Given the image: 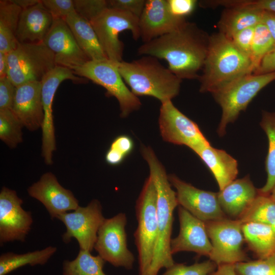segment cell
Wrapping results in <instances>:
<instances>
[{
	"label": "cell",
	"instance_id": "cell-38",
	"mask_svg": "<svg viewBox=\"0 0 275 275\" xmlns=\"http://www.w3.org/2000/svg\"><path fill=\"white\" fill-rule=\"evenodd\" d=\"M42 4L53 19H63L75 12L72 0H42Z\"/></svg>",
	"mask_w": 275,
	"mask_h": 275
},
{
	"label": "cell",
	"instance_id": "cell-10",
	"mask_svg": "<svg viewBox=\"0 0 275 275\" xmlns=\"http://www.w3.org/2000/svg\"><path fill=\"white\" fill-rule=\"evenodd\" d=\"M205 225L212 245L209 260L217 266L249 261L242 250L244 239L239 219L226 217L206 222Z\"/></svg>",
	"mask_w": 275,
	"mask_h": 275
},
{
	"label": "cell",
	"instance_id": "cell-6",
	"mask_svg": "<svg viewBox=\"0 0 275 275\" xmlns=\"http://www.w3.org/2000/svg\"><path fill=\"white\" fill-rule=\"evenodd\" d=\"M274 80L275 72L263 74H248L212 94L222 111L217 128L220 136L226 133L227 125L234 122L257 94Z\"/></svg>",
	"mask_w": 275,
	"mask_h": 275
},
{
	"label": "cell",
	"instance_id": "cell-14",
	"mask_svg": "<svg viewBox=\"0 0 275 275\" xmlns=\"http://www.w3.org/2000/svg\"><path fill=\"white\" fill-rule=\"evenodd\" d=\"M67 79L73 82H83L73 71L66 67L56 66L41 80L42 100L44 118L42 125V156L45 163L51 165L52 154L56 150L54 127L52 114V103L58 88Z\"/></svg>",
	"mask_w": 275,
	"mask_h": 275
},
{
	"label": "cell",
	"instance_id": "cell-48",
	"mask_svg": "<svg viewBox=\"0 0 275 275\" xmlns=\"http://www.w3.org/2000/svg\"><path fill=\"white\" fill-rule=\"evenodd\" d=\"M210 275H237L235 264H225L217 266L216 269Z\"/></svg>",
	"mask_w": 275,
	"mask_h": 275
},
{
	"label": "cell",
	"instance_id": "cell-28",
	"mask_svg": "<svg viewBox=\"0 0 275 275\" xmlns=\"http://www.w3.org/2000/svg\"><path fill=\"white\" fill-rule=\"evenodd\" d=\"M21 11L13 0L0 1V52L7 54L19 43L16 32Z\"/></svg>",
	"mask_w": 275,
	"mask_h": 275
},
{
	"label": "cell",
	"instance_id": "cell-35",
	"mask_svg": "<svg viewBox=\"0 0 275 275\" xmlns=\"http://www.w3.org/2000/svg\"><path fill=\"white\" fill-rule=\"evenodd\" d=\"M237 275H275V253L264 259L235 264Z\"/></svg>",
	"mask_w": 275,
	"mask_h": 275
},
{
	"label": "cell",
	"instance_id": "cell-51",
	"mask_svg": "<svg viewBox=\"0 0 275 275\" xmlns=\"http://www.w3.org/2000/svg\"><path fill=\"white\" fill-rule=\"evenodd\" d=\"M269 195L272 198V199L275 201V185L272 188Z\"/></svg>",
	"mask_w": 275,
	"mask_h": 275
},
{
	"label": "cell",
	"instance_id": "cell-40",
	"mask_svg": "<svg viewBox=\"0 0 275 275\" xmlns=\"http://www.w3.org/2000/svg\"><path fill=\"white\" fill-rule=\"evenodd\" d=\"M196 0H167L168 8L176 17L185 19L193 13L198 4Z\"/></svg>",
	"mask_w": 275,
	"mask_h": 275
},
{
	"label": "cell",
	"instance_id": "cell-32",
	"mask_svg": "<svg viewBox=\"0 0 275 275\" xmlns=\"http://www.w3.org/2000/svg\"><path fill=\"white\" fill-rule=\"evenodd\" d=\"M237 219L241 223L251 222L262 223L275 230V201L270 195L259 193L250 207Z\"/></svg>",
	"mask_w": 275,
	"mask_h": 275
},
{
	"label": "cell",
	"instance_id": "cell-42",
	"mask_svg": "<svg viewBox=\"0 0 275 275\" xmlns=\"http://www.w3.org/2000/svg\"><path fill=\"white\" fill-rule=\"evenodd\" d=\"M255 27L245 29L231 39L235 46L251 58Z\"/></svg>",
	"mask_w": 275,
	"mask_h": 275
},
{
	"label": "cell",
	"instance_id": "cell-27",
	"mask_svg": "<svg viewBox=\"0 0 275 275\" xmlns=\"http://www.w3.org/2000/svg\"><path fill=\"white\" fill-rule=\"evenodd\" d=\"M244 241L258 259H264L275 253V230L257 222L242 223Z\"/></svg>",
	"mask_w": 275,
	"mask_h": 275
},
{
	"label": "cell",
	"instance_id": "cell-34",
	"mask_svg": "<svg viewBox=\"0 0 275 275\" xmlns=\"http://www.w3.org/2000/svg\"><path fill=\"white\" fill-rule=\"evenodd\" d=\"M274 48V43L266 26L262 22L258 24L254 28L251 54L253 72L264 57Z\"/></svg>",
	"mask_w": 275,
	"mask_h": 275
},
{
	"label": "cell",
	"instance_id": "cell-7",
	"mask_svg": "<svg viewBox=\"0 0 275 275\" xmlns=\"http://www.w3.org/2000/svg\"><path fill=\"white\" fill-rule=\"evenodd\" d=\"M7 77L18 87L30 81H41L56 66L53 53L43 42L19 43L7 53Z\"/></svg>",
	"mask_w": 275,
	"mask_h": 275
},
{
	"label": "cell",
	"instance_id": "cell-46",
	"mask_svg": "<svg viewBox=\"0 0 275 275\" xmlns=\"http://www.w3.org/2000/svg\"><path fill=\"white\" fill-rule=\"evenodd\" d=\"M262 23L267 28L275 44V13L263 11Z\"/></svg>",
	"mask_w": 275,
	"mask_h": 275
},
{
	"label": "cell",
	"instance_id": "cell-21",
	"mask_svg": "<svg viewBox=\"0 0 275 275\" xmlns=\"http://www.w3.org/2000/svg\"><path fill=\"white\" fill-rule=\"evenodd\" d=\"M41 81H30L16 87L12 111L30 131L41 128L44 118Z\"/></svg>",
	"mask_w": 275,
	"mask_h": 275
},
{
	"label": "cell",
	"instance_id": "cell-29",
	"mask_svg": "<svg viewBox=\"0 0 275 275\" xmlns=\"http://www.w3.org/2000/svg\"><path fill=\"white\" fill-rule=\"evenodd\" d=\"M57 250L56 247L49 246L41 250L22 254L12 252L3 253L0 256V275H7L26 265H44Z\"/></svg>",
	"mask_w": 275,
	"mask_h": 275
},
{
	"label": "cell",
	"instance_id": "cell-16",
	"mask_svg": "<svg viewBox=\"0 0 275 275\" xmlns=\"http://www.w3.org/2000/svg\"><path fill=\"white\" fill-rule=\"evenodd\" d=\"M15 190L3 187L0 192V243L24 241L33 223L31 212L24 210Z\"/></svg>",
	"mask_w": 275,
	"mask_h": 275
},
{
	"label": "cell",
	"instance_id": "cell-3",
	"mask_svg": "<svg viewBox=\"0 0 275 275\" xmlns=\"http://www.w3.org/2000/svg\"><path fill=\"white\" fill-rule=\"evenodd\" d=\"M198 80L201 93L213 94L238 79L253 74L251 58L232 40L218 32L210 35L207 56Z\"/></svg>",
	"mask_w": 275,
	"mask_h": 275
},
{
	"label": "cell",
	"instance_id": "cell-37",
	"mask_svg": "<svg viewBox=\"0 0 275 275\" xmlns=\"http://www.w3.org/2000/svg\"><path fill=\"white\" fill-rule=\"evenodd\" d=\"M73 1L75 12L89 21L108 8L107 1L105 0H74Z\"/></svg>",
	"mask_w": 275,
	"mask_h": 275
},
{
	"label": "cell",
	"instance_id": "cell-12",
	"mask_svg": "<svg viewBox=\"0 0 275 275\" xmlns=\"http://www.w3.org/2000/svg\"><path fill=\"white\" fill-rule=\"evenodd\" d=\"M161 103L158 124L165 142L186 146L196 153L210 145L198 125L175 107L171 100Z\"/></svg>",
	"mask_w": 275,
	"mask_h": 275
},
{
	"label": "cell",
	"instance_id": "cell-2",
	"mask_svg": "<svg viewBox=\"0 0 275 275\" xmlns=\"http://www.w3.org/2000/svg\"><path fill=\"white\" fill-rule=\"evenodd\" d=\"M141 152L148 164L157 195V236L152 262L145 275H157L161 268H168L175 263L171 252V241L174 211L179 205L164 167L152 149L142 145Z\"/></svg>",
	"mask_w": 275,
	"mask_h": 275
},
{
	"label": "cell",
	"instance_id": "cell-30",
	"mask_svg": "<svg viewBox=\"0 0 275 275\" xmlns=\"http://www.w3.org/2000/svg\"><path fill=\"white\" fill-rule=\"evenodd\" d=\"M260 125L266 134L268 147L265 159L267 180L258 192L269 195L275 185V112L263 111Z\"/></svg>",
	"mask_w": 275,
	"mask_h": 275
},
{
	"label": "cell",
	"instance_id": "cell-22",
	"mask_svg": "<svg viewBox=\"0 0 275 275\" xmlns=\"http://www.w3.org/2000/svg\"><path fill=\"white\" fill-rule=\"evenodd\" d=\"M259 194L249 176L235 179L217 193L220 206L226 215L238 219Z\"/></svg>",
	"mask_w": 275,
	"mask_h": 275
},
{
	"label": "cell",
	"instance_id": "cell-5",
	"mask_svg": "<svg viewBox=\"0 0 275 275\" xmlns=\"http://www.w3.org/2000/svg\"><path fill=\"white\" fill-rule=\"evenodd\" d=\"M135 208L138 225L134 237L139 275H145L152 262L158 231L156 191L150 176L144 182Z\"/></svg>",
	"mask_w": 275,
	"mask_h": 275
},
{
	"label": "cell",
	"instance_id": "cell-39",
	"mask_svg": "<svg viewBox=\"0 0 275 275\" xmlns=\"http://www.w3.org/2000/svg\"><path fill=\"white\" fill-rule=\"evenodd\" d=\"M108 8L129 13L138 18L141 16L146 1L145 0H109Z\"/></svg>",
	"mask_w": 275,
	"mask_h": 275
},
{
	"label": "cell",
	"instance_id": "cell-18",
	"mask_svg": "<svg viewBox=\"0 0 275 275\" xmlns=\"http://www.w3.org/2000/svg\"><path fill=\"white\" fill-rule=\"evenodd\" d=\"M28 192L44 206L51 219L79 206L78 201L72 192L63 187L51 172L43 174L28 188Z\"/></svg>",
	"mask_w": 275,
	"mask_h": 275
},
{
	"label": "cell",
	"instance_id": "cell-1",
	"mask_svg": "<svg viewBox=\"0 0 275 275\" xmlns=\"http://www.w3.org/2000/svg\"><path fill=\"white\" fill-rule=\"evenodd\" d=\"M210 35L186 21L175 30L144 43L138 53L163 59L181 80L198 79L207 56Z\"/></svg>",
	"mask_w": 275,
	"mask_h": 275
},
{
	"label": "cell",
	"instance_id": "cell-26",
	"mask_svg": "<svg viewBox=\"0 0 275 275\" xmlns=\"http://www.w3.org/2000/svg\"><path fill=\"white\" fill-rule=\"evenodd\" d=\"M65 21L78 46L90 60L107 59L89 21L76 12L68 15Z\"/></svg>",
	"mask_w": 275,
	"mask_h": 275
},
{
	"label": "cell",
	"instance_id": "cell-45",
	"mask_svg": "<svg viewBox=\"0 0 275 275\" xmlns=\"http://www.w3.org/2000/svg\"><path fill=\"white\" fill-rule=\"evenodd\" d=\"M275 72V48L261 61L254 74H263Z\"/></svg>",
	"mask_w": 275,
	"mask_h": 275
},
{
	"label": "cell",
	"instance_id": "cell-31",
	"mask_svg": "<svg viewBox=\"0 0 275 275\" xmlns=\"http://www.w3.org/2000/svg\"><path fill=\"white\" fill-rule=\"evenodd\" d=\"M105 262L99 255L79 249L75 259L64 261L63 275H106L103 270Z\"/></svg>",
	"mask_w": 275,
	"mask_h": 275
},
{
	"label": "cell",
	"instance_id": "cell-43",
	"mask_svg": "<svg viewBox=\"0 0 275 275\" xmlns=\"http://www.w3.org/2000/svg\"><path fill=\"white\" fill-rule=\"evenodd\" d=\"M227 6L228 7L249 6L275 13V0H228Z\"/></svg>",
	"mask_w": 275,
	"mask_h": 275
},
{
	"label": "cell",
	"instance_id": "cell-4",
	"mask_svg": "<svg viewBox=\"0 0 275 275\" xmlns=\"http://www.w3.org/2000/svg\"><path fill=\"white\" fill-rule=\"evenodd\" d=\"M118 71L136 96L155 97L161 102L171 100L179 92L182 80L158 59L143 56L131 62L116 63Z\"/></svg>",
	"mask_w": 275,
	"mask_h": 275
},
{
	"label": "cell",
	"instance_id": "cell-19",
	"mask_svg": "<svg viewBox=\"0 0 275 275\" xmlns=\"http://www.w3.org/2000/svg\"><path fill=\"white\" fill-rule=\"evenodd\" d=\"M178 217L179 232L177 237L171 239L172 254L191 252L199 256L209 257L212 245L205 223L180 206L178 207Z\"/></svg>",
	"mask_w": 275,
	"mask_h": 275
},
{
	"label": "cell",
	"instance_id": "cell-17",
	"mask_svg": "<svg viewBox=\"0 0 275 275\" xmlns=\"http://www.w3.org/2000/svg\"><path fill=\"white\" fill-rule=\"evenodd\" d=\"M42 42L53 53L57 66L73 71L90 60L80 49L63 19H53Z\"/></svg>",
	"mask_w": 275,
	"mask_h": 275
},
{
	"label": "cell",
	"instance_id": "cell-25",
	"mask_svg": "<svg viewBox=\"0 0 275 275\" xmlns=\"http://www.w3.org/2000/svg\"><path fill=\"white\" fill-rule=\"evenodd\" d=\"M263 12L249 6L227 8L217 23L218 32L231 39L238 32L262 22Z\"/></svg>",
	"mask_w": 275,
	"mask_h": 275
},
{
	"label": "cell",
	"instance_id": "cell-41",
	"mask_svg": "<svg viewBox=\"0 0 275 275\" xmlns=\"http://www.w3.org/2000/svg\"><path fill=\"white\" fill-rule=\"evenodd\" d=\"M16 90L8 77L0 78V110L12 109Z\"/></svg>",
	"mask_w": 275,
	"mask_h": 275
},
{
	"label": "cell",
	"instance_id": "cell-50",
	"mask_svg": "<svg viewBox=\"0 0 275 275\" xmlns=\"http://www.w3.org/2000/svg\"><path fill=\"white\" fill-rule=\"evenodd\" d=\"M22 10L29 8L38 3L39 0H13Z\"/></svg>",
	"mask_w": 275,
	"mask_h": 275
},
{
	"label": "cell",
	"instance_id": "cell-20",
	"mask_svg": "<svg viewBox=\"0 0 275 275\" xmlns=\"http://www.w3.org/2000/svg\"><path fill=\"white\" fill-rule=\"evenodd\" d=\"M186 21L170 12L167 0H146L139 18L140 38L146 43L170 33Z\"/></svg>",
	"mask_w": 275,
	"mask_h": 275
},
{
	"label": "cell",
	"instance_id": "cell-33",
	"mask_svg": "<svg viewBox=\"0 0 275 275\" xmlns=\"http://www.w3.org/2000/svg\"><path fill=\"white\" fill-rule=\"evenodd\" d=\"M23 127L11 109L0 110V139L9 148L22 142Z\"/></svg>",
	"mask_w": 275,
	"mask_h": 275
},
{
	"label": "cell",
	"instance_id": "cell-23",
	"mask_svg": "<svg viewBox=\"0 0 275 275\" xmlns=\"http://www.w3.org/2000/svg\"><path fill=\"white\" fill-rule=\"evenodd\" d=\"M53 21L52 15L41 1L22 10L16 32L18 41L21 43L42 42Z\"/></svg>",
	"mask_w": 275,
	"mask_h": 275
},
{
	"label": "cell",
	"instance_id": "cell-9",
	"mask_svg": "<svg viewBox=\"0 0 275 275\" xmlns=\"http://www.w3.org/2000/svg\"><path fill=\"white\" fill-rule=\"evenodd\" d=\"M139 18L125 11L106 8L90 22L108 59L115 63L123 61L124 43L119 35L126 30L133 38H140Z\"/></svg>",
	"mask_w": 275,
	"mask_h": 275
},
{
	"label": "cell",
	"instance_id": "cell-44",
	"mask_svg": "<svg viewBox=\"0 0 275 275\" xmlns=\"http://www.w3.org/2000/svg\"><path fill=\"white\" fill-rule=\"evenodd\" d=\"M109 148L125 158L133 151L134 143L130 136L127 135H120L113 140Z\"/></svg>",
	"mask_w": 275,
	"mask_h": 275
},
{
	"label": "cell",
	"instance_id": "cell-36",
	"mask_svg": "<svg viewBox=\"0 0 275 275\" xmlns=\"http://www.w3.org/2000/svg\"><path fill=\"white\" fill-rule=\"evenodd\" d=\"M216 267L217 265L210 260L190 265L175 263L166 268L162 275H210Z\"/></svg>",
	"mask_w": 275,
	"mask_h": 275
},
{
	"label": "cell",
	"instance_id": "cell-47",
	"mask_svg": "<svg viewBox=\"0 0 275 275\" xmlns=\"http://www.w3.org/2000/svg\"><path fill=\"white\" fill-rule=\"evenodd\" d=\"M125 158L109 148L105 155L106 162L111 166H117L122 162Z\"/></svg>",
	"mask_w": 275,
	"mask_h": 275
},
{
	"label": "cell",
	"instance_id": "cell-49",
	"mask_svg": "<svg viewBox=\"0 0 275 275\" xmlns=\"http://www.w3.org/2000/svg\"><path fill=\"white\" fill-rule=\"evenodd\" d=\"M8 71L7 54L0 52V78L7 77Z\"/></svg>",
	"mask_w": 275,
	"mask_h": 275
},
{
	"label": "cell",
	"instance_id": "cell-8",
	"mask_svg": "<svg viewBox=\"0 0 275 275\" xmlns=\"http://www.w3.org/2000/svg\"><path fill=\"white\" fill-rule=\"evenodd\" d=\"M72 71L76 75L103 87L108 96L115 97L119 104L121 117L125 118L140 108L142 104L139 98L126 86L116 63L108 59L90 60Z\"/></svg>",
	"mask_w": 275,
	"mask_h": 275
},
{
	"label": "cell",
	"instance_id": "cell-15",
	"mask_svg": "<svg viewBox=\"0 0 275 275\" xmlns=\"http://www.w3.org/2000/svg\"><path fill=\"white\" fill-rule=\"evenodd\" d=\"M169 180L175 189L179 206L204 222L226 218L218 202L217 193L199 189L174 174L168 175Z\"/></svg>",
	"mask_w": 275,
	"mask_h": 275
},
{
	"label": "cell",
	"instance_id": "cell-13",
	"mask_svg": "<svg viewBox=\"0 0 275 275\" xmlns=\"http://www.w3.org/2000/svg\"><path fill=\"white\" fill-rule=\"evenodd\" d=\"M100 202L92 200L85 207L79 206L71 212H66L57 218L66 226L63 241L68 243L75 238L80 249L92 252L94 248L99 229L105 220Z\"/></svg>",
	"mask_w": 275,
	"mask_h": 275
},
{
	"label": "cell",
	"instance_id": "cell-11",
	"mask_svg": "<svg viewBox=\"0 0 275 275\" xmlns=\"http://www.w3.org/2000/svg\"><path fill=\"white\" fill-rule=\"evenodd\" d=\"M126 214L105 218L100 227L94 249L105 261L115 267L133 268L135 257L127 247Z\"/></svg>",
	"mask_w": 275,
	"mask_h": 275
},
{
	"label": "cell",
	"instance_id": "cell-24",
	"mask_svg": "<svg viewBox=\"0 0 275 275\" xmlns=\"http://www.w3.org/2000/svg\"><path fill=\"white\" fill-rule=\"evenodd\" d=\"M196 154L213 174L219 190L236 179L238 173L237 161L225 150L209 145Z\"/></svg>",
	"mask_w": 275,
	"mask_h": 275
}]
</instances>
